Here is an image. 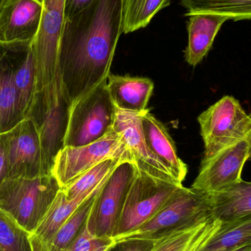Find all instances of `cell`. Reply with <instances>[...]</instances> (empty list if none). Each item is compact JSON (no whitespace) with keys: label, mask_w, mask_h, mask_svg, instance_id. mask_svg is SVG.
<instances>
[{"label":"cell","mask_w":251,"mask_h":251,"mask_svg":"<svg viewBox=\"0 0 251 251\" xmlns=\"http://www.w3.org/2000/svg\"><path fill=\"white\" fill-rule=\"evenodd\" d=\"M30 234L0 209V251H32Z\"/></svg>","instance_id":"4316f807"},{"label":"cell","mask_w":251,"mask_h":251,"mask_svg":"<svg viewBox=\"0 0 251 251\" xmlns=\"http://www.w3.org/2000/svg\"><path fill=\"white\" fill-rule=\"evenodd\" d=\"M116 244L113 237H100L88 230L86 221L64 251H110Z\"/></svg>","instance_id":"f1b7e54d"},{"label":"cell","mask_w":251,"mask_h":251,"mask_svg":"<svg viewBox=\"0 0 251 251\" xmlns=\"http://www.w3.org/2000/svg\"><path fill=\"white\" fill-rule=\"evenodd\" d=\"M31 249L32 251H50L47 245L35 234H30Z\"/></svg>","instance_id":"836d02e7"},{"label":"cell","mask_w":251,"mask_h":251,"mask_svg":"<svg viewBox=\"0 0 251 251\" xmlns=\"http://www.w3.org/2000/svg\"><path fill=\"white\" fill-rule=\"evenodd\" d=\"M189 15L213 13L226 16L229 20H249L251 0H181Z\"/></svg>","instance_id":"cb8c5ba5"},{"label":"cell","mask_w":251,"mask_h":251,"mask_svg":"<svg viewBox=\"0 0 251 251\" xmlns=\"http://www.w3.org/2000/svg\"><path fill=\"white\" fill-rule=\"evenodd\" d=\"M122 33V0H93L66 19L57 72L71 103L107 79Z\"/></svg>","instance_id":"6da1fadb"},{"label":"cell","mask_w":251,"mask_h":251,"mask_svg":"<svg viewBox=\"0 0 251 251\" xmlns=\"http://www.w3.org/2000/svg\"><path fill=\"white\" fill-rule=\"evenodd\" d=\"M13 83L23 119L28 116L36 91V66L33 41L7 43Z\"/></svg>","instance_id":"9a60e30c"},{"label":"cell","mask_w":251,"mask_h":251,"mask_svg":"<svg viewBox=\"0 0 251 251\" xmlns=\"http://www.w3.org/2000/svg\"><path fill=\"white\" fill-rule=\"evenodd\" d=\"M116 111L104 79L72 103L63 147L85 146L106 135L113 128Z\"/></svg>","instance_id":"5b68a950"},{"label":"cell","mask_w":251,"mask_h":251,"mask_svg":"<svg viewBox=\"0 0 251 251\" xmlns=\"http://www.w3.org/2000/svg\"><path fill=\"white\" fill-rule=\"evenodd\" d=\"M71 106L57 70L54 79L35 93L27 116L38 131L44 175L51 174L55 159L63 148Z\"/></svg>","instance_id":"7a4b0ae2"},{"label":"cell","mask_w":251,"mask_h":251,"mask_svg":"<svg viewBox=\"0 0 251 251\" xmlns=\"http://www.w3.org/2000/svg\"><path fill=\"white\" fill-rule=\"evenodd\" d=\"M230 251H251V245H247V246H241V247L237 248L234 250Z\"/></svg>","instance_id":"e575fe53"},{"label":"cell","mask_w":251,"mask_h":251,"mask_svg":"<svg viewBox=\"0 0 251 251\" xmlns=\"http://www.w3.org/2000/svg\"><path fill=\"white\" fill-rule=\"evenodd\" d=\"M5 1V0H0V7H1V4L4 3V1Z\"/></svg>","instance_id":"d590c367"},{"label":"cell","mask_w":251,"mask_h":251,"mask_svg":"<svg viewBox=\"0 0 251 251\" xmlns=\"http://www.w3.org/2000/svg\"><path fill=\"white\" fill-rule=\"evenodd\" d=\"M7 176V145L6 133L0 134V184Z\"/></svg>","instance_id":"1f68e13d"},{"label":"cell","mask_w":251,"mask_h":251,"mask_svg":"<svg viewBox=\"0 0 251 251\" xmlns=\"http://www.w3.org/2000/svg\"><path fill=\"white\" fill-rule=\"evenodd\" d=\"M135 162H121L96 195L86 220L88 230L97 237H113L125 198L138 174Z\"/></svg>","instance_id":"9c48e42d"},{"label":"cell","mask_w":251,"mask_h":251,"mask_svg":"<svg viewBox=\"0 0 251 251\" xmlns=\"http://www.w3.org/2000/svg\"><path fill=\"white\" fill-rule=\"evenodd\" d=\"M211 218L204 222L182 228L157 240L152 251H187Z\"/></svg>","instance_id":"83f0119b"},{"label":"cell","mask_w":251,"mask_h":251,"mask_svg":"<svg viewBox=\"0 0 251 251\" xmlns=\"http://www.w3.org/2000/svg\"><path fill=\"white\" fill-rule=\"evenodd\" d=\"M181 186L139 171L125 198L113 237L133 232L150 221Z\"/></svg>","instance_id":"52a82bcc"},{"label":"cell","mask_w":251,"mask_h":251,"mask_svg":"<svg viewBox=\"0 0 251 251\" xmlns=\"http://www.w3.org/2000/svg\"><path fill=\"white\" fill-rule=\"evenodd\" d=\"M171 0H122V33L145 27Z\"/></svg>","instance_id":"d4e9b609"},{"label":"cell","mask_w":251,"mask_h":251,"mask_svg":"<svg viewBox=\"0 0 251 251\" xmlns=\"http://www.w3.org/2000/svg\"><path fill=\"white\" fill-rule=\"evenodd\" d=\"M60 189L53 174L6 178L0 184V209L32 234Z\"/></svg>","instance_id":"3957f363"},{"label":"cell","mask_w":251,"mask_h":251,"mask_svg":"<svg viewBox=\"0 0 251 251\" xmlns=\"http://www.w3.org/2000/svg\"><path fill=\"white\" fill-rule=\"evenodd\" d=\"M41 14V0H5L0 7V42L34 41Z\"/></svg>","instance_id":"5bb4252c"},{"label":"cell","mask_w":251,"mask_h":251,"mask_svg":"<svg viewBox=\"0 0 251 251\" xmlns=\"http://www.w3.org/2000/svg\"><path fill=\"white\" fill-rule=\"evenodd\" d=\"M141 128L149 149L167 168L178 184L188 172L187 165L177 153L175 142L167 128L147 109L141 115Z\"/></svg>","instance_id":"2e32d148"},{"label":"cell","mask_w":251,"mask_h":251,"mask_svg":"<svg viewBox=\"0 0 251 251\" xmlns=\"http://www.w3.org/2000/svg\"><path fill=\"white\" fill-rule=\"evenodd\" d=\"M114 157L135 162L123 137L112 128L106 135L89 144L63 147L55 159L51 174L63 188L99 162Z\"/></svg>","instance_id":"ba28073f"},{"label":"cell","mask_w":251,"mask_h":251,"mask_svg":"<svg viewBox=\"0 0 251 251\" xmlns=\"http://www.w3.org/2000/svg\"><path fill=\"white\" fill-rule=\"evenodd\" d=\"M23 120L8 47L7 43L0 42V134L7 132Z\"/></svg>","instance_id":"ffe728a7"},{"label":"cell","mask_w":251,"mask_h":251,"mask_svg":"<svg viewBox=\"0 0 251 251\" xmlns=\"http://www.w3.org/2000/svg\"><path fill=\"white\" fill-rule=\"evenodd\" d=\"M122 162H125V160L114 157L109 158L99 162L81 174L66 187L61 188L66 199L72 200L80 196H89L103 184L113 170Z\"/></svg>","instance_id":"603a6c76"},{"label":"cell","mask_w":251,"mask_h":251,"mask_svg":"<svg viewBox=\"0 0 251 251\" xmlns=\"http://www.w3.org/2000/svg\"><path fill=\"white\" fill-rule=\"evenodd\" d=\"M188 16L189 43L184 54L187 63L195 67L209 52L221 26L229 19L213 13H195Z\"/></svg>","instance_id":"d6986e66"},{"label":"cell","mask_w":251,"mask_h":251,"mask_svg":"<svg viewBox=\"0 0 251 251\" xmlns=\"http://www.w3.org/2000/svg\"><path fill=\"white\" fill-rule=\"evenodd\" d=\"M107 88L117 110L141 113L147 110L154 83L149 78L119 76L110 73L107 76Z\"/></svg>","instance_id":"ac0fdd59"},{"label":"cell","mask_w":251,"mask_h":251,"mask_svg":"<svg viewBox=\"0 0 251 251\" xmlns=\"http://www.w3.org/2000/svg\"><path fill=\"white\" fill-rule=\"evenodd\" d=\"M156 241L144 239L124 240L117 242L110 251H152Z\"/></svg>","instance_id":"4dcf8cb0"},{"label":"cell","mask_w":251,"mask_h":251,"mask_svg":"<svg viewBox=\"0 0 251 251\" xmlns=\"http://www.w3.org/2000/svg\"><path fill=\"white\" fill-rule=\"evenodd\" d=\"M251 245V216L221 223L218 231L199 251H230Z\"/></svg>","instance_id":"7402d4cb"},{"label":"cell","mask_w":251,"mask_h":251,"mask_svg":"<svg viewBox=\"0 0 251 251\" xmlns=\"http://www.w3.org/2000/svg\"><path fill=\"white\" fill-rule=\"evenodd\" d=\"M93 0H66L65 20L79 13L87 7Z\"/></svg>","instance_id":"d6a6232c"},{"label":"cell","mask_w":251,"mask_h":251,"mask_svg":"<svg viewBox=\"0 0 251 251\" xmlns=\"http://www.w3.org/2000/svg\"><path fill=\"white\" fill-rule=\"evenodd\" d=\"M89 196H80L68 200L64 192L60 189L33 234L48 244L57 230Z\"/></svg>","instance_id":"44dd1931"},{"label":"cell","mask_w":251,"mask_h":251,"mask_svg":"<svg viewBox=\"0 0 251 251\" xmlns=\"http://www.w3.org/2000/svg\"><path fill=\"white\" fill-rule=\"evenodd\" d=\"M211 218L206 194L181 186L150 221L133 232L113 238L116 243L134 239L157 241Z\"/></svg>","instance_id":"277c9868"},{"label":"cell","mask_w":251,"mask_h":251,"mask_svg":"<svg viewBox=\"0 0 251 251\" xmlns=\"http://www.w3.org/2000/svg\"><path fill=\"white\" fill-rule=\"evenodd\" d=\"M251 137L221 151L201 164L191 188L203 194L221 190L242 179L243 167L251 156Z\"/></svg>","instance_id":"7c38bea8"},{"label":"cell","mask_w":251,"mask_h":251,"mask_svg":"<svg viewBox=\"0 0 251 251\" xmlns=\"http://www.w3.org/2000/svg\"><path fill=\"white\" fill-rule=\"evenodd\" d=\"M211 216L221 223L251 216V183L243 179L206 194Z\"/></svg>","instance_id":"e0dca14e"},{"label":"cell","mask_w":251,"mask_h":251,"mask_svg":"<svg viewBox=\"0 0 251 251\" xmlns=\"http://www.w3.org/2000/svg\"><path fill=\"white\" fill-rule=\"evenodd\" d=\"M102 185H100L94 193H91L80 205L79 207L57 230V232L53 236L50 243L47 244L50 251H64L66 250V248L69 246L71 242L73 240L75 236L78 234V231L85 224V221L91 212V208H92L96 195Z\"/></svg>","instance_id":"484cf974"},{"label":"cell","mask_w":251,"mask_h":251,"mask_svg":"<svg viewBox=\"0 0 251 251\" xmlns=\"http://www.w3.org/2000/svg\"><path fill=\"white\" fill-rule=\"evenodd\" d=\"M7 178H33L44 176L38 131L29 119H24L6 132Z\"/></svg>","instance_id":"8fae6325"},{"label":"cell","mask_w":251,"mask_h":251,"mask_svg":"<svg viewBox=\"0 0 251 251\" xmlns=\"http://www.w3.org/2000/svg\"><path fill=\"white\" fill-rule=\"evenodd\" d=\"M143 113H128L116 109L113 129L123 137L139 171L157 179L180 184L160 159L149 149L141 128Z\"/></svg>","instance_id":"4fadbf2b"},{"label":"cell","mask_w":251,"mask_h":251,"mask_svg":"<svg viewBox=\"0 0 251 251\" xmlns=\"http://www.w3.org/2000/svg\"><path fill=\"white\" fill-rule=\"evenodd\" d=\"M205 151L201 164L226 148L251 137V118L238 100L225 96L197 118Z\"/></svg>","instance_id":"8992f818"},{"label":"cell","mask_w":251,"mask_h":251,"mask_svg":"<svg viewBox=\"0 0 251 251\" xmlns=\"http://www.w3.org/2000/svg\"><path fill=\"white\" fill-rule=\"evenodd\" d=\"M221 226V222L219 220L211 218L204 228L199 233L198 235L195 239L191 246L186 251H199L203 246L206 244L213 237L214 234L218 231Z\"/></svg>","instance_id":"f546056e"},{"label":"cell","mask_w":251,"mask_h":251,"mask_svg":"<svg viewBox=\"0 0 251 251\" xmlns=\"http://www.w3.org/2000/svg\"><path fill=\"white\" fill-rule=\"evenodd\" d=\"M42 14L33 41L36 66V91L54 79L57 70L59 43L65 22L66 0H41Z\"/></svg>","instance_id":"30bf717a"}]
</instances>
